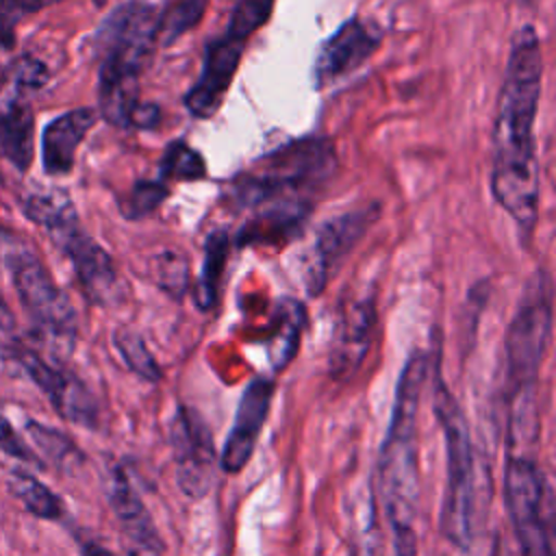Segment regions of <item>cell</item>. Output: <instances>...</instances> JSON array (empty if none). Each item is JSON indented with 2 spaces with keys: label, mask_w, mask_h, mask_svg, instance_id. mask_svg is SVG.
Wrapping results in <instances>:
<instances>
[{
  "label": "cell",
  "mask_w": 556,
  "mask_h": 556,
  "mask_svg": "<svg viewBox=\"0 0 556 556\" xmlns=\"http://www.w3.org/2000/svg\"><path fill=\"white\" fill-rule=\"evenodd\" d=\"M80 554H83V556H115L113 552H109L106 547H102V545L96 543V541H85V543L80 545Z\"/></svg>",
  "instance_id": "cell-35"
},
{
  "label": "cell",
  "mask_w": 556,
  "mask_h": 556,
  "mask_svg": "<svg viewBox=\"0 0 556 556\" xmlns=\"http://www.w3.org/2000/svg\"><path fill=\"white\" fill-rule=\"evenodd\" d=\"M228 261V235L222 230H215L206 237L204 245V263H202V274L191 291L198 308L208 311L217 302V291H219V280L224 274Z\"/></svg>",
  "instance_id": "cell-22"
},
{
  "label": "cell",
  "mask_w": 556,
  "mask_h": 556,
  "mask_svg": "<svg viewBox=\"0 0 556 556\" xmlns=\"http://www.w3.org/2000/svg\"><path fill=\"white\" fill-rule=\"evenodd\" d=\"M159 11L143 0H128L115 7L98 28V102L100 115L128 128L130 113L139 100V78L156 50Z\"/></svg>",
  "instance_id": "cell-2"
},
{
  "label": "cell",
  "mask_w": 556,
  "mask_h": 556,
  "mask_svg": "<svg viewBox=\"0 0 556 556\" xmlns=\"http://www.w3.org/2000/svg\"><path fill=\"white\" fill-rule=\"evenodd\" d=\"M104 493H106L111 510L115 513L130 545L161 547L159 534L154 530V523H152L141 497L137 495L128 476L119 467H113L109 471Z\"/></svg>",
  "instance_id": "cell-19"
},
{
  "label": "cell",
  "mask_w": 556,
  "mask_h": 556,
  "mask_svg": "<svg viewBox=\"0 0 556 556\" xmlns=\"http://www.w3.org/2000/svg\"><path fill=\"white\" fill-rule=\"evenodd\" d=\"M154 280L169 298L180 300L189 287L187 258L172 250L159 254L154 261Z\"/></svg>",
  "instance_id": "cell-29"
},
{
  "label": "cell",
  "mask_w": 556,
  "mask_h": 556,
  "mask_svg": "<svg viewBox=\"0 0 556 556\" xmlns=\"http://www.w3.org/2000/svg\"><path fill=\"white\" fill-rule=\"evenodd\" d=\"M208 0H172L167 9L159 11L156 41L161 46H172L185 33L195 28L204 17Z\"/></svg>",
  "instance_id": "cell-25"
},
{
  "label": "cell",
  "mask_w": 556,
  "mask_h": 556,
  "mask_svg": "<svg viewBox=\"0 0 556 556\" xmlns=\"http://www.w3.org/2000/svg\"><path fill=\"white\" fill-rule=\"evenodd\" d=\"M552 337V280L536 269L523 291L517 313L506 330L504 358L508 397L534 395L536 376Z\"/></svg>",
  "instance_id": "cell-7"
},
{
  "label": "cell",
  "mask_w": 556,
  "mask_h": 556,
  "mask_svg": "<svg viewBox=\"0 0 556 556\" xmlns=\"http://www.w3.org/2000/svg\"><path fill=\"white\" fill-rule=\"evenodd\" d=\"M378 215L380 206L367 204L356 211L337 215L319 226L311 250V261L306 265V287L311 295H319L324 291L326 282L334 276L343 258L365 237Z\"/></svg>",
  "instance_id": "cell-12"
},
{
  "label": "cell",
  "mask_w": 556,
  "mask_h": 556,
  "mask_svg": "<svg viewBox=\"0 0 556 556\" xmlns=\"http://www.w3.org/2000/svg\"><path fill=\"white\" fill-rule=\"evenodd\" d=\"M172 454L176 465V482L189 497H202L211 489L215 450L211 430L193 408L180 406L172 421Z\"/></svg>",
  "instance_id": "cell-13"
},
{
  "label": "cell",
  "mask_w": 556,
  "mask_h": 556,
  "mask_svg": "<svg viewBox=\"0 0 556 556\" xmlns=\"http://www.w3.org/2000/svg\"><path fill=\"white\" fill-rule=\"evenodd\" d=\"M22 211L33 224L43 228L50 239L80 222L67 191L56 187L28 191L22 198Z\"/></svg>",
  "instance_id": "cell-20"
},
{
  "label": "cell",
  "mask_w": 556,
  "mask_h": 556,
  "mask_svg": "<svg viewBox=\"0 0 556 556\" xmlns=\"http://www.w3.org/2000/svg\"><path fill=\"white\" fill-rule=\"evenodd\" d=\"M4 263L37 339L52 354V361L67 356L78 332L76 311L67 293L54 282L39 256L24 245H13Z\"/></svg>",
  "instance_id": "cell-5"
},
{
  "label": "cell",
  "mask_w": 556,
  "mask_h": 556,
  "mask_svg": "<svg viewBox=\"0 0 556 556\" xmlns=\"http://www.w3.org/2000/svg\"><path fill=\"white\" fill-rule=\"evenodd\" d=\"M98 122L89 106L72 109L46 124L41 135V163L48 176H65L74 169L78 146Z\"/></svg>",
  "instance_id": "cell-18"
},
{
  "label": "cell",
  "mask_w": 556,
  "mask_h": 556,
  "mask_svg": "<svg viewBox=\"0 0 556 556\" xmlns=\"http://www.w3.org/2000/svg\"><path fill=\"white\" fill-rule=\"evenodd\" d=\"M263 24L265 20L245 2H237L232 7L226 33L206 43L202 72L193 87L185 93V106L191 115L204 119L219 111L239 70L245 46Z\"/></svg>",
  "instance_id": "cell-8"
},
{
  "label": "cell",
  "mask_w": 556,
  "mask_h": 556,
  "mask_svg": "<svg viewBox=\"0 0 556 556\" xmlns=\"http://www.w3.org/2000/svg\"><path fill=\"white\" fill-rule=\"evenodd\" d=\"M543 54L534 26L513 33L493 124L491 193L528 239L539 211V161L534 124L541 98Z\"/></svg>",
  "instance_id": "cell-1"
},
{
  "label": "cell",
  "mask_w": 556,
  "mask_h": 556,
  "mask_svg": "<svg viewBox=\"0 0 556 556\" xmlns=\"http://www.w3.org/2000/svg\"><path fill=\"white\" fill-rule=\"evenodd\" d=\"M48 78L46 63L28 54L15 59L0 76V156L17 172H26L33 161L35 113L30 98Z\"/></svg>",
  "instance_id": "cell-9"
},
{
  "label": "cell",
  "mask_w": 556,
  "mask_h": 556,
  "mask_svg": "<svg viewBox=\"0 0 556 556\" xmlns=\"http://www.w3.org/2000/svg\"><path fill=\"white\" fill-rule=\"evenodd\" d=\"M165 198L167 187L161 180H139L119 208L126 215V219H139L156 211Z\"/></svg>",
  "instance_id": "cell-30"
},
{
  "label": "cell",
  "mask_w": 556,
  "mask_h": 556,
  "mask_svg": "<svg viewBox=\"0 0 556 556\" xmlns=\"http://www.w3.org/2000/svg\"><path fill=\"white\" fill-rule=\"evenodd\" d=\"M130 556H161L159 547H143V545H128Z\"/></svg>",
  "instance_id": "cell-36"
},
{
  "label": "cell",
  "mask_w": 556,
  "mask_h": 556,
  "mask_svg": "<svg viewBox=\"0 0 556 556\" xmlns=\"http://www.w3.org/2000/svg\"><path fill=\"white\" fill-rule=\"evenodd\" d=\"M337 167V154L326 137H304L263 156L250 174L237 180V200L245 206L276 202L295 189L324 182Z\"/></svg>",
  "instance_id": "cell-6"
},
{
  "label": "cell",
  "mask_w": 556,
  "mask_h": 556,
  "mask_svg": "<svg viewBox=\"0 0 556 556\" xmlns=\"http://www.w3.org/2000/svg\"><path fill=\"white\" fill-rule=\"evenodd\" d=\"M159 174H161V182L163 180H202L206 176V165L204 159L198 150H193L189 143L185 141H172L167 143L163 156H161V165H159Z\"/></svg>",
  "instance_id": "cell-27"
},
{
  "label": "cell",
  "mask_w": 556,
  "mask_h": 556,
  "mask_svg": "<svg viewBox=\"0 0 556 556\" xmlns=\"http://www.w3.org/2000/svg\"><path fill=\"white\" fill-rule=\"evenodd\" d=\"M63 0H0V48L11 50L17 39V26L33 13Z\"/></svg>",
  "instance_id": "cell-28"
},
{
  "label": "cell",
  "mask_w": 556,
  "mask_h": 556,
  "mask_svg": "<svg viewBox=\"0 0 556 556\" xmlns=\"http://www.w3.org/2000/svg\"><path fill=\"white\" fill-rule=\"evenodd\" d=\"M376 326V304L374 295L352 298L341 304L332 345H330V371L334 378H345L358 369L363 363L371 332Z\"/></svg>",
  "instance_id": "cell-17"
},
{
  "label": "cell",
  "mask_w": 556,
  "mask_h": 556,
  "mask_svg": "<svg viewBox=\"0 0 556 556\" xmlns=\"http://www.w3.org/2000/svg\"><path fill=\"white\" fill-rule=\"evenodd\" d=\"M276 384L269 378H254L241 393L235 421L219 454L222 471L239 473L252 458L263 424L269 415Z\"/></svg>",
  "instance_id": "cell-16"
},
{
  "label": "cell",
  "mask_w": 556,
  "mask_h": 556,
  "mask_svg": "<svg viewBox=\"0 0 556 556\" xmlns=\"http://www.w3.org/2000/svg\"><path fill=\"white\" fill-rule=\"evenodd\" d=\"M159 122V106L152 102H139L135 106V111L130 113L128 119V128H139V130H148L154 128Z\"/></svg>",
  "instance_id": "cell-33"
},
{
  "label": "cell",
  "mask_w": 556,
  "mask_h": 556,
  "mask_svg": "<svg viewBox=\"0 0 556 556\" xmlns=\"http://www.w3.org/2000/svg\"><path fill=\"white\" fill-rule=\"evenodd\" d=\"M393 545L395 556H417V536L413 528L393 530Z\"/></svg>",
  "instance_id": "cell-34"
},
{
  "label": "cell",
  "mask_w": 556,
  "mask_h": 556,
  "mask_svg": "<svg viewBox=\"0 0 556 556\" xmlns=\"http://www.w3.org/2000/svg\"><path fill=\"white\" fill-rule=\"evenodd\" d=\"M7 484H9V491L13 493V497L20 500L22 506L30 515H35L39 519H50V521L59 519L63 515L61 500L33 473L13 469L7 478Z\"/></svg>",
  "instance_id": "cell-23"
},
{
  "label": "cell",
  "mask_w": 556,
  "mask_h": 556,
  "mask_svg": "<svg viewBox=\"0 0 556 556\" xmlns=\"http://www.w3.org/2000/svg\"><path fill=\"white\" fill-rule=\"evenodd\" d=\"M20 343H22V339H20V332H17V321H15L9 304L4 302V298L0 293V350L7 356H11Z\"/></svg>",
  "instance_id": "cell-32"
},
{
  "label": "cell",
  "mask_w": 556,
  "mask_h": 556,
  "mask_svg": "<svg viewBox=\"0 0 556 556\" xmlns=\"http://www.w3.org/2000/svg\"><path fill=\"white\" fill-rule=\"evenodd\" d=\"M26 376L41 389L52 408L65 419L83 428H93L98 421V404L91 391L78 376L67 371L59 361L48 358L24 341L9 356Z\"/></svg>",
  "instance_id": "cell-11"
},
{
  "label": "cell",
  "mask_w": 556,
  "mask_h": 556,
  "mask_svg": "<svg viewBox=\"0 0 556 556\" xmlns=\"http://www.w3.org/2000/svg\"><path fill=\"white\" fill-rule=\"evenodd\" d=\"M382 33L361 17L345 20L317 50L313 63L315 87L321 89L361 65L380 48Z\"/></svg>",
  "instance_id": "cell-15"
},
{
  "label": "cell",
  "mask_w": 556,
  "mask_h": 556,
  "mask_svg": "<svg viewBox=\"0 0 556 556\" xmlns=\"http://www.w3.org/2000/svg\"><path fill=\"white\" fill-rule=\"evenodd\" d=\"M0 450L13 458H20L30 465H41V460L30 452V447L17 437L13 426L0 413Z\"/></svg>",
  "instance_id": "cell-31"
},
{
  "label": "cell",
  "mask_w": 556,
  "mask_h": 556,
  "mask_svg": "<svg viewBox=\"0 0 556 556\" xmlns=\"http://www.w3.org/2000/svg\"><path fill=\"white\" fill-rule=\"evenodd\" d=\"M428 367L430 358L419 350L413 352L404 363L387 437L380 447V497L391 530L413 528L417 515V413Z\"/></svg>",
  "instance_id": "cell-3"
},
{
  "label": "cell",
  "mask_w": 556,
  "mask_h": 556,
  "mask_svg": "<svg viewBox=\"0 0 556 556\" xmlns=\"http://www.w3.org/2000/svg\"><path fill=\"white\" fill-rule=\"evenodd\" d=\"M304 328V308L291 298H282L276 306L274 330L267 341V356L274 371H282L295 356Z\"/></svg>",
  "instance_id": "cell-21"
},
{
  "label": "cell",
  "mask_w": 556,
  "mask_h": 556,
  "mask_svg": "<svg viewBox=\"0 0 556 556\" xmlns=\"http://www.w3.org/2000/svg\"><path fill=\"white\" fill-rule=\"evenodd\" d=\"M11 248H13V245H11V237H9V232L0 226V261H4V256L9 254Z\"/></svg>",
  "instance_id": "cell-37"
},
{
  "label": "cell",
  "mask_w": 556,
  "mask_h": 556,
  "mask_svg": "<svg viewBox=\"0 0 556 556\" xmlns=\"http://www.w3.org/2000/svg\"><path fill=\"white\" fill-rule=\"evenodd\" d=\"M113 343L128 365L132 374L143 378L146 382H159L161 380V367L154 361L152 352L148 350L143 337L132 328H117L113 334Z\"/></svg>",
  "instance_id": "cell-26"
},
{
  "label": "cell",
  "mask_w": 556,
  "mask_h": 556,
  "mask_svg": "<svg viewBox=\"0 0 556 556\" xmlns=\"http://www.w3.org/2000/svg\"><path fill=\"white\" fill-rule=\"evenodd\" d=\"M432 406L445 441V493L441 508V530L452 545L467 549L473 536L476 506L473 447L465 413L439 374L434 380Z\"/></svg>",
  "instance_id": "cell-4"
},
{
  "label": "cell",
  "mask_w": 556,
  "mask_h": 556,
  "mask_svg": "<svg viewBox=\"0 0 556 556\" xmlns=\"http://www.w3.org/2000/svg\"><path fill=\"white\" fill-rule=\"evenodd\" d=\"M52 243L70 258L85 298L98 306H111L122 300V280L111 254L91 239L80 224L52 237Z\"/></svg>",
  "instance_id": "cell-14"
},
{
  "label": "cell",
  "mask_w": 556,
  "mask_h": 556,
  "mask_svg": "<svg viewBox=\"0 0 556 556\" xmlns=\"http://www.w3.org/2000/svg\"><path fill=\"white\" fill-rule=\"evenodd\" d=\"M504 502L523 556H554L547 486L534 458L526 452H508Z\"/></svg>",
  "instance_id": "cell-10"
},
{
  "label": "cell",
  "mask_w": 556,
  "mask_h": 556,
  "mask_svg": "<svg viewBox=\"0 0 556 556\" xmlns=\"http://www.w3.org/2000/svg\"><path fill=\"white\" fill-rule=\"evenodd\" d=\"M28 439L33 441V445L39 450V454L52 463L56 469L61 471H72L83 463V452L76 447V443L65 437L63 432L43 426L35 419H28L24 426Z\"/></svg>",
  "instance_id": "cell-24"
}]
</instances>
